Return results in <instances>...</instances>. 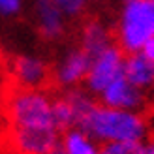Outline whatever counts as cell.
<instances>
[{
  "instance_id": "2",
  "label": "cell",
  "mask_w": 154,
  "mask_h": 154,
  "mask_svg": "<svg viewBox=\"0 0 154 154\" xmlns=\"http://www.w3.org/2000/svg\"><path fill=\"white\" fill-rule=\"evenodd\" d=\"M81 128L94 137L100 145L130 143L139 145L149 137V119L141 111H126L98 102L85 117Z\"/></svg>"
},
{
  "instance_id": "4",
  "label": "cell",
  "mask_w": 154,
  "mask_h": 154,
  "mask_svg": "<svg viewBox=\"0 0 154 154\" xmlns=\"http://www.w3.org/2000/svg\"><path fill=\"white\" fill-rule=\"evenodd\" d=\"M124 60H126V53L117 43H113L107 49L92 55L88 73H87V79H85V88L92 96L98 98L100 92L107 85H111L115 79L124 75Z\"/></svg>"
},
{
  "instance_id": "8",
  "label": "cell",
  "mask_w": 154,
  "mask_h": 154,
  "mask_svg": "<svg viewBox=\"0 0 154 154\" xmlns=\"http://www.w3.org/2000/svg\"><path fill=\"white\" fill-rule=\"evenodd\" d=\"M11 77L15 87L45 88L51 83V64L40 55H17L11 62Z\"/></svg>"
},
{
  "instance_id": "13",
  "label": "cell",
  "mask_w": 154,
  "mask_h": 154,
  "mask_svg": "<svg viewBox=\"0 0 154 154\" xmlns=\"http://www.w3.org/2000/svg\"><path fill=\"white\" fill-rule=\"evenodd\" d=\"M26 10V0H0V21H15Z\"/></svg>"
},
{
  "instance_id": "15",
  "label": "cell",
  "mask_w": 154,
  "mask_h": 154,
  "mask_svg": "<svg viewBox=\"0 0 154 154\" xmlns=\"http://www.w3.org/2000/svg\"><path fill=\"white\" fill-rule=\"evenodd\" d=\"M102 154H139V145H130V143L102 145Z\"/></svg>"
},
{
  "instance_id": "9",
  "label": "cell",
  "mask_w": 154,
  "mask_h": 154,
  "mask_svg": "<svg viewBox=\"0 0 154 154\" xmlns=\"http://www.w3.org/2000/svg\"><path fill=\"white\" fill-rule=\"evenodd\" d=\"M96 100L105 103V105L117 107V109L145 113V109H147V105H149V92L137 88L124 75H120L119 79H115L111 85H107V87L100 92V96Z\"/></svg>"
},
{
  "instance_id": "11",
  "label": "cell",
  "mask_w": 154,
  "mask_h": 154,
  "mask_svg": "<svg viewBox=\"0 0 154 154\" xmlns=\"http://www.w3.org/2000/svg\"><path fill=\"white\" fill-rule=\"evenodd\" d=\"M124 77L145 92L154 90V62L141 51L126 53Z\"/></svg>"
},
{
  "instance_id": "20",
  "label": "cell",
  "mask_w": 154,
  "mask_h": 154,
  "mask_svg": "<svg viewBox=\"0 0 154 154\" xmlns=\"http://www.w3.org/2000/svg\"><path fill=\"white\" fill-rule=\"evenodd\" d=\"M122 2H126V0H122Z\"/></svg>"
},
{
  "instance_id": "7",
  "label": "cell",
  "mask_w": 154,
  "mask_h": 154,
  "mask_svg": "<svg viewBox=\"0 0 154 154\" xmlns=\"http://www.w3.org/2000/svg\"><path fill=\"white\" fill-rule=\"evenodd\" d=\"M30 15L38 36L45 42H58L68 32L66 13L53 2V0H32Z\"/></svg>"
},
{
  "instance_id": "12",
  "label": "cell",
  "mask_w": 154,
  "mask_h": 154,
  "mask_svg": "<svg viewBox=\"0 0 154 154\" xmlns=\"http://www.w3.org/2000/svg\"><path fill=\"white\" fill-rule=\"evenodd\" d=\"M58 147L64 154H102V145L81 126L62 130Z\"/></svg>"
},
{
  "instance_id": "3",
  "label": "cell",
  "mask_w": 154,
  "mask_h": 154,
  "mask_svg": "<svg viewBox=\"0 0 154 154\" xmlns=\"http://www.w3.org/2000/svg\"><path fill=\"white\" fill-rule=\"evenodd\" d=\"M115 43L124 53L141 51L154 38V0L122 2L113 25Z\"/></svg>"
},
{
  "instance_id": "19",
  "label": "cell",
  "mask_w": 154,
  "mask_h": 154,
  "mask_svg": "<svg viewBox=\"0 0 154 154\" xmlns=\"http://www.w3.org/2000/svg\"><path fill=\"white\" fill-rule=\"evenodd\" d=\"M87 2H88V4H90V2H98V0H87Z\"/></svg>"
},
{
  "instance_id": "14",
  "label": "cell",
  "mask_w": 154,
  "mask_h": 154,
  "mask_svg": "<svg viewBox=\"0 0 154 154\" xmlns=\"http://www.w3.org/2000/svg\"><path fill=\"white\" fill-rule=\"evenodd\" d=\"M53 2L66 13L68 19L81 17V15L85 13V10H87V6H88L87 0H53Z\"/></svg>"
},
{
  "instance_id": "18",
  "label": "cell",
  "mask_w": 154,
  "mask_h": 154,
  "mask_svg": "<svg viewBox=\"0 0 154 154\" xmlns=\"http://www.w3.org/2000/svg\"><path fill=\"white\" fill-rule=\"evenodd\" d=\"M47 154H64V152H62V149H60V147H57V149H53V150L47 152Z\"/></svg>"
},
{
  "instance_id": "1",
  "label": "cell",
  "mask_w": 154,
  "mask_h": 154,
  "mask_svg": "<svg viewBox=\"0 0 154 154\" xmlns=\"http://www.w3.org/2000/svg\"><path fill=\"white\" fill-rule=\"evenodd\" d=\"M55 96L45 88H11L2 100V134L11 154H47L58 147Z\"/></svg>"
},
{
  "instance_id": "16",
  "label": "cell",
  "mask_w": 154,
  "mask_h": 154,
  "mask_svg": "<svg viewBox=\"0 0 154 154\" xmlns=\"http://www.w3.org/2000/svg\"><path fill=\"white\" fill-rule=\"evenodd\" d=\"M139 154H154V135H149L139 143Z\"/></svg>"
},
{
  "instance_id": "5",
  "label": "cell",
  "mask_w": 154,
  "mask_h": 154,
  "mask_svg": "<svg viewBox=\"0 0 154 154\" xmlns=\"http://www.w3.org/2000/svg\"><path fill=\"white\" fill-rule=\"evenodd\" d=\"M90 66V55L79 45L66 49L51 66V83L60 90H72L85 87V79Z\"/></svg>"
},
{
  "instance_id": "6",
  "label": "cell",
  "mask_w": 154,
  "mask_h": 154,
  "mask_svg": "<svg viewBox=\"0 0 154 154\" xmlns=\"http://www.w3.org/2000/svg\"><path fill=\"white\" fill-rule=\"evenodd\" d=\"M94 103H96V96H92L85 87L60 90V94L55 96V102H53L57 124L60 126V130L81 126Z\"/></svg>"
},
{
  "instance_id": "10",
  "label": "cell",
  "mask_w": 154,
  "mask_h": 154,
  "mask_svg": "<svg viewBox=\"0 0 154 154\" xmlns=\"http://www.w3.org/2000/svg\"><path fill=\"white\" fill-rule=\"evenodd\" d=\"M115 43L113 28L102 19H87L79 28V36H77V45L87 51L88 55H96V53L107 49L109 45Z\"/></svg>"
},
{
  "instance_id": "17",
  "label": "cell",
  "mask_w": 154,
  "mask_h": 154,
  "mask_svg": "<svg viewBox=\"0 0 154 154\" xmlns=\"http://www.w3.org/2000/svg\"><path fill=\"white\" fill-rule=\"evenodd\" d=\"M141 53H145V55H147V57H149V58L152 60V62H154V38H152V40H149L147 43L143 45Z\"/></svg>"
}]
</instances>
